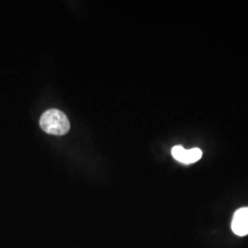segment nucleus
I'll return each instance as SVG.
<instances>
[{
	"label": "nucleus",
	"mask_w": 248,
	"mask_h": 248,
	"mask_svg": "<svg viewBox=\"0 0 248 248\" xmlns=\"http://www.w3.org/2000/svg\"><path fill=\"white\" fill-rule=\"evenodd\" d=\"M172 155L175 159L183 164H193L202 158V152L199 148L186 150L183 146L177 145L172 149Z\"/></svg>",
	"instance_id": "obj_2"
},
{
	"label": "nucleus",
	"mask_w": 248,
	"mask_h": 248,
	"mask_svg": "<svg viewBox=\"0 0 248 248\" xmlns=\"http://www.w3.org/2000/svg\"><path fill=\"white\" fill-rule=\"evenodd\" d=\"M40 126L45 133L52 135H63L68 133L70 123L62 111L53 108L45 111L42 115Z\"/></svg>",
	"instance_id": "obj_1"
},
{
	"label": "nucleus",
	"mask_w": 248,
	"mask_h": 248,
	"mask_svg": "<svg viewBox=\"0 0 248 248\" xmlns=\"http://www.w3.org/2000/svg\"><path fill=\"white\" fill-rule=\"evenodd\" d=\"M232 230L238 236L248 234V207L237 210L232 217Z\"/></svg>",
	"instance_id": "obj_3"
}]
</instances>
